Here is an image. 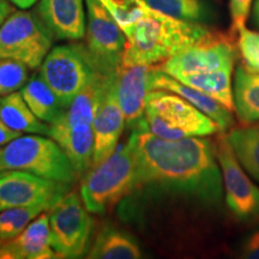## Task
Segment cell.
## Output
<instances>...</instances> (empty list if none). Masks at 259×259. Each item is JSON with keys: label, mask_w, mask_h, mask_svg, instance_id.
<instances>
[{"label": "cell", "mask_w": 259, "mask_h": 259, "mask_svg": "<svg viewBox=\"0 0 259 259\" xmlns=\"http://www.w3.org/2000/svg\"><path fill=\"white\" fill-rule=\"evenodd\" d=\"M136 167V189L169 193L213 205L223 197L216 145L202 137L164 139L147 130L128 139Z\"/></svg>", "instance_id": "cell-1"}, {"label": "cell", "mask_w": 259, "mask_h": 259, "mask_svg": "<svg viewBox=\"0 0 259 259\" xmlns=\"http://www.w3.org/2000/svg\"><path fill=\"white\" fill-rule=\"evenodd\" d=\"M126 45L124 66L160 65L203 40L211 32L198 22L167 16L142 3V14L134 23L122 28Z\"/></svg>", "instance_id": "cell-2"}, {"label": "cell", "mask_w": 259, "mask_h": 259, "mask_svg": "<svg viewBox=\"0 0 259 259\" xmlns=\"http://www.w3.org/2000/svg\"><path fill=\"white\" fill-rule=\"evenodd\" d=\"M148 131L164 139L206 137L221 131L205 113L177 94L150 90L145 99Z\"/></svg>", "instance_id": "cell-3"}, {"label": "cell", "mask_w": 259, "mask_h": 259, "mask_svg": "<svg viewBox=\"0 0 259 259\" xmlns=\"http://www.w3.org/2000/svg\"><path fill=\"white\" fill-rule=\"evenodd\" d=\"M136 189L135 158L128 142L116 147L111 156L93 166L84 177L80 197L90 213H106Z\"/></svg>", "instance_id": "cell-4"}, {"label": "cell", "mask_w": 259, "mask_h": 259, "mask_svg": "<svg viewBox=\"0 0 259 259\" xmlns=\"http://www.w3.org/2000/svg\"><path fill=\"white\" fill-rule=\"evenodd\" d=\"M23 170L72 185L76 170L70 158L54 139L42 135L19 136L0 150V173Z\"/></svg>", "instance_id": "cell-5"}, {"label": "cell", "mask_w": 259, "mask_h": 259, "mask_svg": "<svg viewBox=\"0 0 259 259\" xmlns=\"http://www.w3.org/2000/svg\"><path fill=\"white\" fill-rule=\"evenodd\" d=\"M99 72L88 48L82 44L52 48L38 71L66 109Z\"/></svg>", "instance_id": "cell-6"}, {"label": "cell", "mask_w": 259, "mask_h": 259, "mask_svg": "<svg viewBox=\"0 0 259 259\" xmlns=\"http://www.w3.org/2000/svg\"><path fill=\"white\" fill-rule=\"evenodd\" d=\"M53 35L38 16L15 11L0 27V59H12L38 69L52 50Z\"/></svg>", "instance_id": "cell-7"}, {"label": "cell", "mask_w": 259, "mask_h": 259, "mask_svg": "<svg viewBox=\"0 0 259 259\" xmlns=\"http://www.w3.org/2000/svg\"><path fill=\"white\" fill-rule=\"evenodd\" d=\"M51 246L58 258H79L85 253L94 221L82 197L69 192L50 209Z\"/></svg>", "instance_id": "cell-8"}, {"label": "cell", "mask_w": 259, "mask_h": 259, "mask_svg": "<svg viewBox=\"0 0 259 259\" xmlns=\"http://www.w3.org/2000/svg\"><path fill=\"white\" fill-rule=\"evenodd\" d=\"M87 48L97 70L107 76L118 72L122 63L126 36L100 0H85Z\"/></svg>", "instance_id": "cell-9"}, {"label": "cell", "mask_w": 259, "mask_h": 259, "mask_svg": "<svg viewBox=\"0 0 259 259\" xmlns=\"http://www.w3.org/2000/svg\"><path fill=\"white\" fill-rule=\"evenodd\" d=\"M71 185L23 170L0 173V211L17 206H37L50 210L66 193Z\"/></svg>", "instance_id": "cell-10"}, {"label": "cell", "mask_w": 259, "mask_h": 259, "mask_svg": "<svg viewBox=\"0 0 259 259\" xmlns=\"http://www.w3.org/2000/svg\"><path fill=\"white\" fill-rule=\"evenodd\" d=\"M236 57V48L231 37L211 31L203 40L158 66L171 77L178 74L206 73L233 69Z\"/></svg>", "instance_id": "cell-11"}, {"label": "cell", "mask_w": 259, "mask_h": 259, "mask_svg": "<svg viewBox=\"0 0 259 259\" xmlns=\"http://www.w3.org/2000/svg\"><path fill=\"white\" fill-rule=\"evenodd\" d=\"M216 154L222 171L228 208L242 221L259 218V187L245 173L227 136L219 138Z\"/></svg>", "instance_id": "cell-12"}, {"label": "cell", "mask_w": 259, "mask_h": 259, "mask_svg": "<svg viewBox=\"0 0 259 259\" xmlns=\"http://www.w3.org/2000/svg\"><path fill=\"white\" fill-rule=\"evenodd\" d=\"M153 66L149 65H121L115 76L116 95L124 113L125 125L134 131L147 130L145 99L149 92V74Z\"/></svg>", "instance_id": "cell-13"}, {"label": "cell", "mask_w": 259, "mask_h": 259, "mask_svg": "<svg viewBox=\"0 0 259 259\" xmlns=\"http://www.w3.org/2000/svg\"><path fill=\"white\" fill-rule=\"evenodd\" d=\"M115 76L113 77L106 90L93 124V166L101 163L102 161H105L114 153L125 126L124 113L119 105L118 95H116Z\"/></svg>", "instance_id": "cell-14"}, {"label": "cell", "mask_w": 259, "mask_h": 259, "mask_svg": "<svg viewBox=\"0 0 259 259\" xmlns=\"http://www.w3.org/2000/svg\"><path fill=\"white\" fill-rule=\"evenodd\" d=\"M37 16L59 40L77 41L85 36L83 0H40Z\"/></svg>", "instance_id": "cell-15"}, {"label": "cell", "mask_w": 259, "mask_h": 259, "mask_svg": "<svg viewBox=\"0 0 259 259\" xmlns=\"http://www.w3.org/2000/svg\"><path fill=\"white\" fill-rule=\"evenodd\" d=\"M149 92L150 90H166L177 94L184 99L187 100L190 103H192L194 107L205 113L209 118H211L221 131L229 130L233 126V115L232 111L226 108L225 106L216 101L215 99L206 95L205 93L200 92L198 89H194L192 87L186 85V84L181 83L174 77L163 72L160 69L158 65H154L153 69L149 74V82H148Z\"/></svg>", "instance_id": "cell-16"}, {"label": "cell", "mask_w": 259, "mask_h": 259, "mask_svg": "<svg viewBox=\"0 0 259 259\" xmlns=\"http://www.w3.org/2000/svg\"><path fill=\"white\" fill-rule=\"evenodd\" d=\"M58 258L51 246L48 213L41 212L21 234L0 245V259H51Z\"/></svg>", "instance_id": "cell-17"}, {"label": "cell", "mask_w": 259, "mask_h": 259, "mask_svg": "<svg viewBox=\"0 0 259 259\" xmlns=\"http://www.w3.org/2000/svg\"><path fill=\"white\" fill-rule=\"evenodd\" d=\"M50 137L60 145L71 163L80 176L93 166L94 130L93 125L65 126L58 122L50 124Z\"/></svg>", "instance_id": "cell-18"}, {"label": "cell", "mask_w": 259, "mask_h": 259, "mask_svg": "<svg viewBox=\"0 0 259 259\" xmlns=\"http://www.w3.org/2000/svg\"><path fill=\"white\" fill-rule=\"evenodd\" d=\"M0 116L3 121L15 131L50 137V124L42 121L34 114L21 93L15 92L0 99Z\"/></svg>", "instance_id": "cell-19"}, {"label": "cell", "mask_w": 259, "mask_h": 259, "mask_svg": "<svg viewBox=\"0 0 259 259\" xmlns=\"http://www.w3.org/2000/svg\"><path fill=\"white\" fill-rule=\"evenodd\" d=\"M21 94L34 114L47 124H53L66 111V107L40 73L25 83Z\"/></svg>", "instance_id": "cell-20"}, {"label": "cell", "mask_w": 259, "mask_h": 259, "mask_svg": "<svg viewBox=\"0 0 259 259\" xmlns=\"http://www.w3.org/2000/svg\"><path fill=\"white\" fill-rule=\"evenodd\" d=\"M234 109L242 125L259 121V73L245 69H236L234 79Z\"/></svg>", "instance_id": "cell-21"}, {"label": "cell", "mask_w": 259, "mask_h": 259, "mask_svg": "<svg viewBox=\"0 0 259 259\" xmlns=\"http://www.w3.org/2000/svg\"><path fill=\"white\" fill-rule=\"evenodd\" d=\"M142 257L138 242L119 229H102L96 236L87 258L90 259H138Z\"/></svg>", "instance_id": "cell-22"}, {"label": "cell", "mask_w": 259, "mask_h": 259, "mask_svg": "<svg viewBox=\"0 0 259 259\" xmlns=\"http://www.w3.org/2000/svg\"><path fill=\"white\" fill-rule=\"evenodd\" d=\"M233 69H223L206 73L178 74L174 77L181 83L205 93L216 101L228 108L234 109V97L232 89Z\"/></svg>", "instance_id": "cell-23"}, {"label": "cell", "mask_w": 259, "mask_h": 259, "mask_svg": "<svg viewBox=\"0 0 259 259\" xmlns=\"http://www.w3.org/2000/svg\"><path fill=\"white\" fill-rule=\"evenodd\" d=\"M227 137L244 169L259 181V126L234 128Z\"/></svg>", "instance_id": "cell-24"}, {"label": "cell", "mask_w": 259, "mask_h": 259, "mask_svg": "<svg viewBox=\"0 0 259 259\" xmlns=\"http://www.w3.org/2000/svg\"><path fill=\"white\" fill-rule=\"evenodd\" d=\"M44 211L45 209L37 206H17L0 211V245L21 234Z\"/></svg>", "instance_id": "cell-25"}, {"label": "cell", "mask_w": 259, "mask_h": 259, "mask_svg": "<svg viewBox=\"0 0 259 259\" xmlns=\"http://www.w3.org/2000/svg\"><path fill=\"white\" fill-rule=\"evenodd\" d=\"M162 14L183 21L199 22L208 17V10L202 0H144Z\"/></svg>", "instance_id": "cell-26"}, {"label": "cell", "mask_w": 259, "mask_h": 259, "mask_svg": "<svg viewBox=\"0 0 259 259\" xmlns=\"http://www.w3.org/2000/svg\"><path fill=\"white\" fill-rule=\"evenodd\" d=\"M29 67L21 61L0 59V96L22 89L28 82Z\"/></svg>", "instance_id": "cell-27"}, {"label": "cell", "mask_w": 259, "mask_h": 259, "mask_svg": "<svg viewBox=\"0 0 259 259\" xmlns=\"http://www.w3.org/2000/svg\"><path fill=\"white\" fill-rule=\"evenodd\" d=\"M238 46L245 69L259 73V32L241 29L239 31Z\"/></svg>", "instance_id": "cell-28"}, {"label": "cell", "mask_w": 259, "mask_h": 259, "mask_svg": "<svg viewBox=\"0 0 259 259\" xmlns=\"http://www.w3.org/2000/svg\"><path fill=\"white\" fill-rule=\"evenodd\" d=\"M252 0H231L229 2V12L232 18V31L239 32L245 28L250 12Z\"/></svg>", "instance_id": "cell-29"}, {"label": "cell", "mask_w": 259, "mask_h": 259, "mask_svg": "<svg viewBox=\"0 0 259 259\" xmlns=\"http://www.w3.org/2000/svg\"><path fill=\"white\" fill-rule=\"evenodd\" d=\"M242 257L259 259V231L251 234L242 246Z\"/></svg>", "instance_id": "cell-30"}, {"label": "cell", "mask_w": 259, "mask_h": 259, "mask_svg": "<svg viewBox=\"0 0 259 259\" xmlns=\"http://www.w3.org/2000/svg\"><path fill=\"white\" fill-rule=\"evenodd\" d=\"M21 135V132L10 128L9 126L3 121L2 116H0V147L10 143V142L14 141V139L19 137Z\"/></svg>", "instance_id": "cell-31"}, {"label": "cell", "mask_w": 259, "mask_h": 259, "mask_svg": "<svg viewBox=\"0 0 259 259\" xmlns=\"http://www.w3.org/2000/svg\"><path fill=\"white\" fill-rule=\"evenodd\" d=\"M12 12H15V8L11 3L9 0H0V27Z\"/></svg>", "instance_id": "cell-32"}, {"label": "cell", "mask_w": 259, "mask_h": 259, "mask_svg": "<svg viewBox=\"0 0 259 259\" xmlns=\"http://www.w3.org/2000/svg\"><path fill=\"white\" fill-rule=\"evenodd\" d=\"M9 2L11 3V4L17 6L19 9L25 10V9L31 8V6L34 5L35 3H37L38 0H9Z\"/></svg>", "instance_id": "cell-33"}, {"label": "cell", "mask_w": 259, "mask_h": 259, "mask_svg": "<svg viewBox=\"0 0 259 259\" xmlns=\"http://www.w3.org/2000/svg\"><path fill=\"white\" fill-rule=\"evenodd\" d=\"M253 21L257 27L259 28V0H255L253 8Z\"/></svg>", "instance_id": "cell-34"}, {"label": "cell", "mask_w": 259, "mask_h": 259, "mask_svg": "<svg viewBox=\"0 0 259 259\" xmlns=\"http://www.w3.org/2000/svg\"><path fill=\"white\" fill-rule=\"evenodd\" d=\"M257 125H258V126H259V122H258V124H257Z\"/></svg>", "instance_id": "cell-35"}]
</instances>
